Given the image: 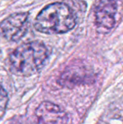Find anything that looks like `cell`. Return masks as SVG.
<instances>
[{
    "label": "cell",
    "mask_w": 123,
    "mask_h": 124,
    "mask_svg": "<svg viewBox=\"0 0 123 124\" xmlns=\"http://www.w3.org/2000/svg\"><path fill=\"white\" fill-rule=\"evenodd\" d=\"M48 50L41 41L22 44L9 57L11 71L20 76H30L39 72L48 58Z\"/></svg>",
    "instance_id": "6da1fadb"
},
{
    "label": "cell",
    "mask_w": 123,
    "mask_h": 124,
    "mask_svg": "<svg viewBox=\"0 0 123 124\" xmlns=\"http://www.w3.org/2000/svg\"><path fill=\"white\" fill-rule=\"evenodd\" d=\"M76 25V15L67 4L52 3L46 6L36 16L35 28L45 34H62Z\"/></svg>",
    "instance_id": "7a4b0ae2"
},
{
    "label": "cell",
    "mask_w": 123,
    "mask_h": 124,
    "mask_svg": "<svg viewBox=\"0 0 123 124\" xmlns=\"http://www.w3.org/2000/svg\"><path fill=\"white\" fill-rule=\"evenodd\" d=\"M117 4L115 0H100L94 6V23L98 32L106 34L116 24Z\"/></svg>",
    "instance_id": "3957f363"
},
{
    "label": "cell",
    "mask_w": 123,
    "mask_h": 124,
    "mask_svg": "<svg viewBox=\"0 0 123 124\" xmlns=\"http://www.w3.org/2000/svg\"><path fill=\"white\" fill-rule=\"evenodd\" d=\"M28 25V13H15L1 22L0 33L8 41H17L25 35Z\"/></svg>",
    "instance_id": "277c9868"
},
{
    "label": "cell",
    "mask_w": 123,
    "mask_h": 124,
    "mask_svg": "<svg viewBox=\"0 0 123 124\" xmlns=\"http://www.w3.org/2000/svg\"><path fill=\"white\" fill-rule=\"evenodd\" d=\"M38 124H68V116L66 112L54 103L44 101L36 110Z\"/></svg>",
    "instance_id": "5b68a950"
},
{
    "label": "cell",
    "mask_w": 123,
    "mask_h": 124,
    "mask_svg": "<svg viewBox=\"0 0 123 124\" xmlns=\"http://www.w3.org/2000/svg\"><path fill=\"white\" fill-rule=\"evenodd\" d=\"M91 74L84 67L74 66L67 69L62 73L60 78V85L62 86L70 87L72 85H78L81 84L90 82Z\"/></svg>",
    "instance_id": "8992f818"
},
{
    "label": "cell",
    "mask_w": 123,
    "mask_h": 124,
    "mask_svg": "<svg viewBox=\"0 0 123 124\" xmlns=\"http://www.w3.org/2000/svg\"><path fill=\"white\" fill-rule=\"evenodd\" d=\"M8 94H7L6 90H4V88L0 84V111L5 109L7 103H8Z\"/></svg>",
    "instance_id": "52a82bcc"
}]
</instances>
